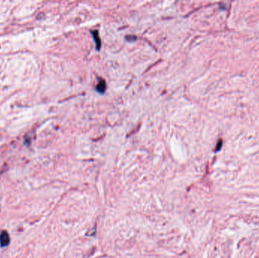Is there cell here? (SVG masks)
I'll use <instances>...</instances> for the list:
<instances>
[{"label":"cell","mask_w":259,"mask_h":258,"mask_svg":"<svg viewBox=\"0 0 259 258\" xmlns=\"http://www.w3.org/2000/svg\"><path fill=\"white\" fill-rule=\"evenodd\" d=\"M90 33H91V34L93 35V38L94 41H95L96 49V51H99L101 49V45H102V43H101V39L99 35V31L96 30H91Z\"/></svg>","instance_id":"cell-3"},{"label":"cell","mask_w":259,"mask_h":258,"mask_svg":"<svg viewBox=\"0 0 259 258\" xmlns=\"http://www.w3.org/2000/svg\"><path fill=\"white\" fill-rule=\"evenodd\" d=\"M10 244V236L7 231H3L0 233V247L5 248Z\"/></svg>","instance_id":"cell-1"},{"label":"cell","mask_w":259,"mask_h":258,"mask_svg":"<svg viewBox=\"0 0 259 258\" xmlns=\"http://www.w3.org/2000/svg\"><path fill=\"white\" fill-rule=\"evenodd\" d=\"M125 39H126L127 41H129V42H133V41H135L136 39H137V36H133V35H127L126 36V37H125Z\"/></svg>","instance_id":"cell-4"},{"label":"cell","mask_w":259,"mask_h":258,"mask_svg":"<svg viewBox=\"0 0 259 258\" xmlns=\"http://www.w3.org/2000/svg\"><path fill=\"white\" fill-rule=\"evenodd\" d=\"M106 88L107 86L106 80H103L102 78H99V82H98L96 86V90L97 92H99V93L104 94L106 90Z\"/></svg>","instance_id":"cell-2"}]
</instances>
